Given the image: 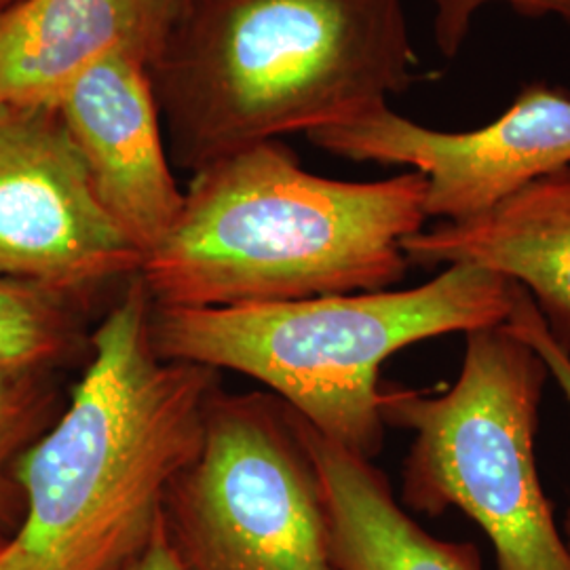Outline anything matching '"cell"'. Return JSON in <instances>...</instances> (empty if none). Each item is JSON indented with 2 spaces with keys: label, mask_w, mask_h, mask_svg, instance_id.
<instances>
[{
  "label": "cell",
  "mask_w": 570,
  "mask_h": 570,
  "mask_svg": "<svg viewBox=\"0 0 570 570\" xmlns=\"http://www.w3.org/2000/svg\"><path fill=\"white\" fill-rule=\"evenodd\" d=\"M520 285L475 265L428 284L275 305L153 306L150 336L169 362L258 381L315 431L374 459L385 440L381 367L397 351L505 324Z\"/></svg>",
  "instance_id": "cell-4"
},
{
  "label": "cell",
  "mask_w": 570,
  "mask_h": 570,
  "mask_svg": "<svg viewBox=\"0 0 570 570\" xmlns=\"http://www.w3.org/2000/svg\"><path fill=\"white\" fill-rule=\"evenodd\" d=\"M505 326L541 355V360L550 370V379L558 383L570 406V353L556 343L524 287H520V294L515 298V305L511 308ZM560 530L570 550V510L567 511L564 524Z\"/></svg>",
  "instance_id": "cell-16"
},
{
  "label": "cell",
  "mask_w": 570,
  "mask_h": 570,
  "mask_svg": "<svg viewBox=\"0 0 570 570\" xmlns=\"http://www.w3.org/2000/svg\"><path fill=\"white\" fill-rule=\"evenodd\" d=\"M81 305L26 282L0 279V370H51L81 345Z\"/></svg>",
  "instance_id": "cell-13"
},
{
  "label": "cell",
  "mask_w": 570,
  "mask_h": 570,
  "mask_svg": "<svg viewBox=\"0 0 570 570\" xmlns=\"http://www.w3.org/2000/svg\"><path fill=\"white\" fill-rule=\"evenodd\" d=\"M410 265H475L529 292L556 343L570 353V165L501 204L407 237Z\"/></svg>",
  "instance_id": "cell-11"
},
{
  "label": "cell",
  "mask_w": 570,
  "mask_h": 570,
  "mask_svg": "<svg viewBox=\"0 0 570 570\" xmlns=\"http://www.w3.org/2000/svg\"><path fill=\"white\" fill-rule=\"evenodd\" d=\"M161 520L180 570H336L317 469L268 391H216Z\"/></svg>",
  "instance_id": "cell-6"
},
{
  "label": "cell",
  "mask_w": 570,
  "mask_h": 570,
  "mask_svg": "<svg viewBox=\"0 0 570 570\" xmlns=\"http://www.w3.org/2000/svg\"><path fill=\"white\" fill-rule=\"evenodd\" d=\"M550 370L505 324L465 334L454 385L381 387L385 428L412 433L402 505L429 518L463 511L489 537L497 570H570V550L537 469Z\"/></svg>",
  "instance_id": "cell-5"
},
{
  "label": "cell",
  "mask_w": 570,
  "mask_h": 570,
  "mask_svg": "<svg viewBox=\"0 0 570 570\" xmlns=\"http://www.w3.org/2000/svg\"><path fill=\"white\" fill-rule=\"evenodd\" d=\"M433 7V41L444 58H456L468 42L473 20L489 4H508L530 20L556 18L570 28V0H429Z\"/></svg>",
  "instance_id": "cell-15"
},
{
  "label": "cell",
  "mask_w": 570,
  "mask_h": 570,
  "mask_svg": "<svg viewBox=\"0 0 570 570\" xmlns=\"http://www.w3.org/2000/svg\"><path fill=\"white\" fill-rule=\"evenodd\" d=\"M122 570H180L165 537L164 520H159L148 546Z\"/></svg>",
  "instance_id": "cell-17"
},
{
  "label": "cell",
  "mask_w": 570,
  "mask_h": 570,
  "mask_svg": "<svg viewBox=\"0 0 570 570\" xmlns=\"http://www.w3.org/2000/svg\"><path fill=\"white\" fill-rule=\"evenodd\" d=\"M13 2H18V0H0V11H2V9H7V7H9V4H13Z\"/></svg>",
  "instance_id": "cell-18"
},
{
  "label": "cell",
  "mask_w": 570,
  "mask_h": 570,
  "mask_svg": "<svg viewBox=\"0 0 570 570\" xmlns=\"http://www.w3.org/2000/svg\"><path fill=\"white\" fill-rule=\"evenodd\" d=\"M56 110L106 212L146 254L171 228L184 199L148 63L129 53L98 61L68 85Z\"/></svg>",
  "instance_id": "cell-9"
},
{
  "label": "cell",
  "mask_w": 570,
  "mask_h": 570,
  "mask_svg": "<svg viewBox=\"0 0 570 570\" xmlns=\"http://www.w3.org/2000/svg\"><path fill=\"white\" fill-rule=\"evenodd\" d=\"M402 0H180L148 75L171 161L353 121L416 81Z\"/></svg>",
  "instance_id": "cell-3"
},
{
  "label": "cell",
  "mask_w": 570,
  "mask_h": 570,
  "mask_svg": "<svg viewBox=\"0 0 570 570\" xmlns=\"http://www.w3.org/2000/svg\"><path fill=\"white\" fill-rule=\"evenodd\" d=\"M317 469L336 570H482L480 550L423 529L370 459L322 435L294 412Z\"/></svg>",
  "instance_id": "cell-12"
},
{
  "label": "cell",
  "mask_w": 570,
  "mask_h": 570,
  "mask_svg": "<svg viewBox=\"0 0 570 570\" xmlns=\"http://www.w3.org/2000/svg\"><path fill=\"white\" fill-rule=\"evenodd\" d=\"M180 0H18L0 11V108H56L98 61L150 66Z\"/></svg>",
  "instance_id": "cell-10"
},
{
  "label": "cell",
  "mask_w": 570,
  "mask_h": 570,
  "mask_svg": "<svg viewBox=\"0 0 570 570\" xmlns=\"http://www.w3.org/2000/svg\"><path fill=\"white\" fill-rule=\"evenodd\" d=\"M428 180L311 174L282 142L204 165L138 279L153 306L275 305L379 292L406 277L404 242L428 225Z\"/></svg>",
  "instance_id": "cell-2"
},
{
  "label": "cell",
  "mask_w": 570,
  "mask_h": 570,
  "mask_svg": "<svg viewBox=\"0 0 570 570\" xmlns=\"http://www.w3.org/2000/svg\"><path fill=\"white\" fill-rule=\"evenodd\" d=\"M306 140L346 161L423 174L429 218L456 223L570 165V91L529 82L505 112L469 131L431 129L381 104Z\"/></svg>",
  "instance_id": "cell-8"
},
{
  "label": "cell",
  "mask_w": 570,
  "mask_h": 570,
  "mask_svg": "<svg viewBox=\"0 0 570 570\" xmlns=\"http://www.w3.org/2000/svg\"><path fill=\"white\" fill-rule=\"evenodd\" d=\"M56 108H0V279L87 303L140 273Z\"/></svg>",
  "instance_id": "cell-7"
},
{
  "label": "cell",
  "mask_w": 570,
  "mask_h": 570,
  "mask_svg": "<svg viewBox=\"0 0 570 570\" xmlns=\"http://www.w3.org/2000/svg\"><path fill=\"white\" fill-rule=\"evenodd\" d=\"M51 370H0V534L11 537L23 518L16 463L61 412Z\"/></svg>",
  "instance_id": "cell-14"
},
{
  "label": "cell",
  "mask_w": 570,
  "mask_h": 570,
  "mask_svg": "<svg viewBox=\"0 0 570 570\" xmlns=\"http://www.w3.org/2000/svg\"><path fill=\"white\" fill-rule=\"evenodd\" d=\"M150 311L136 275L94 332L68 404L18 459L23 518L0 570H122L148 546L220 389L216 370L157 353Z\"/></svg>",
  "instance_id": "cell-1"
},
{
  "label": "cell",
  "mask_w": 570,
  "mask_h": 570,
  "mask_svg": "<svg viewBox=\"0 0 570 570\" xmlns=\"http://www.w3.org/2000/svg\"><path fill=\"white\" fill-rule=\"evenodd\" d=\"M4 539H7V537H2V534H0V548H2V543H4Z\"/></svg>",
  "instance_id": "cell-19"
}]
</instances>
